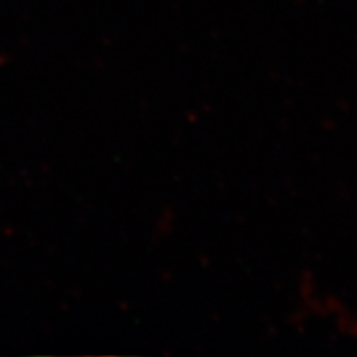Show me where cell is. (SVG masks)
I'll list each match as a JSON object with an SVG mask.
<instances>
[{
    "label": "cell",
    "mask_w": 357,
    "mask_h": 357,
    "mask_svg": "<svg viewBox=\"0 0 357 357\" xmlns=\"http://www.w3.org/2000/svg\"><path fill=\"white\" fill-rule=\"evenodd\" d=\"M296 319L319 321L342 339L357 342V311L336 294L326 293L312 276H301L296 289Z\"/></svg>",
    "instance_id": "obj_1"
}]
</instances>
